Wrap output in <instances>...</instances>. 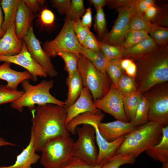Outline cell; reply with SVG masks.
I'll return each mask as SVG.
<instances>
[{"label":"cell","mask_w":168,"mask_h":168,"mask_svg":"<svg viewBox=\"0 0 168 168\" xmlns=\"http://www.w3.org/2000/svg\"><path fill=\"white\" fill-rule=\"evenodd\" d=\"M67 108L52 104L37 105L31 112L36 152H41L47 142L57 136L69 134L66 128Z\"/></svg>","instance_id":"cell-1"},{"label":"cell","mask_w":168,"mask_h":168,"mask_svg":"<svg viewBox=\"0 0 168 168\" xmlns=\"http://www.w3.org/2000/svg\"><path fill=\"white\" fill-rule=\"evenodd\" d=\"M136 65L135 78L137 89L143 94L154 86L168 81V44L133 60Z\"/></svg>","instance_id":"cell-2"},{"label":"cell","mask_w":168,"mask_h":168,"mask_svg":"<svg viewBox=\"0 0 168 168\" xmlns=\"http://www.w3.org/2000/svg\"><path fill=\"white\" fill-rule=\"evenodd\" d=\"M162 127L157 123L148 121L137 127L125 136L115 155L124 153L136 158L160 141Z\"/></svg>","instance_id":"cell-3"},{"label":"cell","mask_w":168,"mask_h":168,"mask_svg":"<svg viewBox=\"0 0 168 168\" xmlns=\"http://www.w3.org/2000/svg\"><path fill=\"white\" fill-rule=\"evenodd\" d=\"M21 84L25 93L19 99L11 103L12 108L21 112L24 107H27L31 110L36 105L52 104L66 107L64 102L57 99L50 93V89L53 86V80H43L38 84L33 85L26 80Z\"/></svg>","instance_id":"cell-4"},{"label":"cell","mask_w":168,"mask_h":168,"mask_svg":"<svg viewBox=\"0 0 168 168\" xmlns=\"http://www.w3.org/2000/svg\"><path fill=\"white\" fill-rule=\"evenodd\" d=\"M74 142L69 134L50 139L41 151V164L44 168H60L73 156Z\"/></svg>","instance_id":"cell-5"},{"label":"cell","mask_w":168,"mask_h":168,"mask_svg":"<svg viewBox=\"0 0 168 168\" xmlns=\"http://www.w3.org/2000/svg\"><path fill=\"white\" fill-rule=\"evenodd\" d=\"M78 71L83 86L90 91L94 101L102 98L108 92L112 84L108 75L100 72L81 54L79 55Z\"/></svg>","instance_id":"cell-6"},{"label":"cell","mask_w":168,"mask_h":168,"mask_svg":"<svg viewBox=\"0 0 168 168\" xmlns=\"http://www.w3.org/2000/svg\"><path fill=\"white\" fill-rule=\"evenodd\" d=\"M74 21L66 19L59 33L53 40L46 41L43 48L50 58L55 57L60 52L68 51L80 54L82 45L79 43L75 33Z\"/></svg>","instance_id":"cell-7"},{"label":"cell","mask_w":168,"mask_h":168,"mask_svg":"<svg viewBox=\"0 0 168 168\" xmlns=\"http://www.w3.org/2000/svg\"><path fill=\"white\" fill-rule=\"evenodd\" d=\"M148 100V121L162 127L168 124V86L166 82L157 84L142 94Z\"/></svg>","instance_id":"cell-8"},{"label":"cell","mask_w":168,"mask_h":168,"mask_svg":"<svg viewBox=\"0 0 168 168\" xmlns=\"http://www.w3.org/2000/svg\"><path fill=\"white\" fill-rule=\"evenodd\" d=\"M75 131L78 138L73 144L72 156L95 166L98 155L95 143V128L91 124H83L82 127L77 126Z\"/></svg>","instance_id":"cell-9"},{"label":"cell","mask_w":168,"mask_h":168,"mask_svg":"<svg viewBox=\"0 0 168 168\" xmlns=\"http://www.w3.org/2000/svg\"><path fill=\"white\" fill-rule=\"evenodd\" d=\"M140 1L136 0L133 4L118 11V16L111 30L100 41L122 48L126 35L129 30L130 21L133 16L137 13Z\"/></svg>","instance_id":"cell-10"},{"label":"cell","mask_w":168,"mask_h":168,"mask_svg":"<svg viewBox=\"0 0 168 168\" xmlns=\"http://www.w3.org/2000/svg\"><path fill=\"white\" fill-rule=\"evenodd\" d=\"M96 107L107 113L117 120L128 122L123 106V96L111 84L107 93L102 98L94 101Z\"/></svg>","instance_id":"cell-11"},{"label":"cell","mask_w":168,"mask_h":168,"mask_svg":"<svg viewBox=\"0 0 168 168\" xmlns=\"http://www.w3.org/2000/svg\"><path fill=\"white\" fill-rule=\"evenodd\" d=\"M23 40L31 56L44 68L47 75L50 77L57 76L58 72L52 62L51 58L44 50L39 40L35 36L32 25Z\"/></svg>","instance_id":"cell-12"},{"label":"cell","mask_w":168,"mask_h":168,"mask_svg":"<svg viewBox=\"0 0 168 168\" xmlns=\"http://www.w3.org/2000/svg\"><path fill=\"white\" fill-rule=\"evenodd\" d=\"M0 61L13 63L23 67L31 74L34 82L37 81L38 76L46 77L48 76L44 68L31 56L24 41L19 54L11 56L0 55Z\"/></svg>","instance_id":"cell-13"},{"label":"cell","mask_w":168,"mask_h":168,"mask_svg":"<svg viewBox=\"0 0 168 168\" xmlns=\"http://www.w3.org/2000/svg\"><path fill=\"white\" fill-rule=\"evenodd\" d=\"M87 112L99 114L101 110L97 108L93 101L90 91L83 86L80 95L76 101L67 108L66 125L78 115Z\"/></svg>","instance_id":"cell-14"},{"label":"cell","mask_w":168,"mask_h":168,"mask_svg":"<svg viewBox=\"0 0 168 168\" xmlns=\"http://www.w3.org/2000/svg\"><path fill=\"white\" fill-rule=\"evenodd\" d=\"M98 126L101 135L109 142L126 136L137 128L130 122H125L118 120L108 123L101 122Z\"/></svg>","instance_id":"cell-15"},{"label":"cell","mask_w":168,"mask_h":168,"mask_svg":"<svg viewBox=\"0 0 168 168\" xmlns=\"http://www.w3.org/2000/svg\"><path fill=\"white\" fill-rule=\"evenodd\" d=\"M98 124H95L91 125L95 128L96 139L99 149L97 164L101 162H106L114 156L125 137V136H122L113 142H108L101 135L98 129Z\"/></svg>","instance_id":"cell-16"},{"label":"cell","mask_w":168,"mask_h":168,"mask_svg":"<svg viewBox=\"0 0 168 168\" xmlns=\"http://www.w3.org/2000/svg\"><path fill=\"white\" fill-rule=\"evenodd\" d=\"M23 41L17 37L14 23L0 40V55L11 56L19 54L22 49Z\"/></svg>","instance_id":"cell-17"},{"label":"cell","mask_w":168,"mask_h":168,"mask_svg":"<svg viewBox=\"0 0 168 168\" xmlns=\"http://www.w3.org/2000/svg\"><path fill=\"white\" fill-rule=\"evenodd\" d=\"M35 17V14L26 6L23 0H20L15 21L16 33L19 39L23 40Z\"/></svg>","instance_id":"cell-18"},{"label":"cell","mask_w":168,"mask_h":168,"mask_svg":"<svg viewBox=\"0 0 168 168\" xmlns=\"http://www.w3.org/2000/svg\"><path fill=\"white\" fill-rule=\"evenodd\" d=\"M34 145V137L30 132L29 142L16 157L14 163L7 166H0V168H32L31 165L36 163L40 156L36 153Z\"/></svg>","instance_id":"cell-19"},{"label":"cell","mask_w":168,"mask_h":168,"mask_svg":"<svg viewBox=\"0 0 168 168\" xmlns=\"http://www.w3.org/2000/svg\"><path fill=\"white\" fill-rule=\"evenodd\" d=\"M11 64L10 63L4 62L0 65V79L7 82V86L17 90L18 85L22 81L32 79V76L29 72L15 70L11 68Z\"/></svg>","instance_id":"cell-20"},{"label":"cell","mask_w":168,"mask_h":168,"mask_svg":"<svg viewBox=\"0 0 168 168\" xmlns=\"http://www.w3.org/2000/svg\"><path fill=\"white\" fill-rule=\"evenodd\" d=\"M162 136L160 141L145 151L154 160L163 163L168 162V126L162 127Z\"/></svg>","instance_id":"cell-21"},{"label":"cell","mask_w":168,"mask_h":168,"mask_svg":"<svg viewBox=\"0 0 168 168\" xmlns=\"http://www.w3.org/2000/svg\"><path fill=\"white\" fill-rule=\"evenodd\" d=\"M157 47L154 40L149 35L134 46L124 50V58L133 60L154 50Z\"/></svg>","instance_id":"cell-22"},{"label":"cell","mask_w":168,"mask_h":168,"mask_svg":"<svg viewBox=\"0 0 168 168\" xmlns=\"http://www.w3.org/2000/svg\"><path fill=\"white\" fill-rule=\"evenodd\" d=\"M105 115L101 113L99 114L90 112L82 113L73 118L66 125V129L68 133L75 134V129L78 125L82 124H99L101 122Z\"/></svg>","instance_id":"cell-23"},{"label":"cell","mask_w":168,"mask_h":168,"mask_svg":"<svg viewBox=\"0 0 168 168\" xmlns=\"http://www.w3.org/2000/svg\"><path fill=\"white\" fill-rule=\"evenodd\" d=\"M66 83L68 87V92L67 98L64 102L67 108L76 101L83 88L82 80L78 71L71 77H68Z\"/></svg>","instance_id":"cell-24"},{"label":"cell","mask_w":168,"mask_h":168,"mask_svg":"<svg viewBox=\"0 0 168 168\" xmlns=\"http://www.w3.org/2000/svg\"><path fill=\"white\" fill-rule=\"evenodd\" d=\"M20 0H2L1 6L4 13L2 29L5 33L15 23L17 7Z\"/></svg>","instance_id":"cell-25"},{"label":"cell","mask_w":168,"mask_h":168,"mask_svg":"<svg viewBox=\"0 0 168 168\" xmlns=\"http://www.w3.org/2000/svg\"><path fill=\"white\" fill-rule=\"evenodd\" d=\"M142 95L141 93L137 90L130 94L123 96L124 110L128 122H131L134 117Z\"/></svg>","instance_id":"cell-26"},{"label":"cell","mask_w":168,"mask_h":168,"mask_svg":"<svg viewBox=\"0 0 168 168\" xmlns=\"http://www.w3.org/2000/svg\"><path fill=\"white\" fill-rule=\"evenodd\" d=\"M80 54L89 60L100 72H106L105 68L108 60L100 51L92 50L82 45Z\"/></svg>","instance_id":"cell-27"},{"label":"cell","mask_w":168,"mask_h":168,"mask_svg":"<svg viewBox=\"0 0 168 168\" xmlns=\"http://www.w3.org/2000/svg\"><path fill=\"white\" fill-rule=\"evenodd\" d=\"M149 107V104L148 100L142 94L134 117L130 122L135 127H138L147 122Z\"/></svg>","instance_id":"cell-28"},{"label":"cell","mask_w":168,"mask_h":168,"mask_svg":"<svg viewBox=\"0 0 168 168\" xmlns=\"http://www.w3.org/2000/svg\"><path fill=\"white\" fill-rule=\"evenodd\" d=\"M79 55L68 51L60 52L57 54L64 61L65 64L64 68L68 72L69 77H71L78 71Z\"/></svg>","instance_id":"cell-29"},{"label":"cell","mask_w":168,"mask_h":168,"mask_svg":"<svg viewBox=\"0 0 168 168\" xmlns=\"http://www.w3.org/2000/svg\"><path fill=\"white\" fill-rule=\"evenodd\" d=\"M39 12L37 22L41 30H49L54 27L55 16L51 10L43 7Z\"/></svg>","instance_id":"cell-30"},{"label":"cell","mask_w":168,"mask_h":168,"mask_svg":"<svg viewBox=\"0 0 168 168\" xmlns=\"http://www.w3.org/2000/svg\"><path fill=\"white\" fill-rule=\"evenodd\" d=\"M115 86L123 96L137 90L135 78L128 76L125 72Z\"/></svg>","instance_id":"cell-31"},{"label":"cell","mask_w":168,"mask_h":168,"mask_svg":"<svg viewBox=\"0 0 168 168\" xmlns=\"http://www.w3.org/2000/svg\"><path fill=\"white\" fill-rule=\"evenodd\" d=\"M120 59L108 60L106 67L105 72L109 76L111 83L114 86L125 73L120 66Z\"/></svg>","instance_id":"cell-32"},{"label":"cell","mask_w":168,"mask_h":168,"mask_svg":"<svg viewBox=\"0 0 168 168\" xmlns=\"http://www.w3.org/2000/svg\"><path fill=\"white\" fill-rule=\"evenodd\" d=\"M136 160V158L130 155L124 153L118 154L109 159L101 168H120L124 165L133 164Z\"/></svg>","instance_id":"cell-33"},{"label":"cell","mask_w":168,"mask_h":168,"mask_svg":"<svg viewBox=\"0 0 168 168\" xmlns=\"http://www.w3.org/2000/svg\"><path fill=\"white\" fill-rule=\"evenodd\" d=\"M100 51L107 60L124 58V50L122 48L99 41Z\"/></svg>","instance_id":"cell-34"},{"label":"cell","mask_w":168,"mask_h":168,"mask_svg":"<svg viewBox=\"0 0 168 168\" xmlns=\"http://www.w3.org/2000/svg\"><path fill=\"white\" fill-rule=\"evenodd\" d=\"M148 34L144 30H129L126 35L122 48L125 50L131 48L148 36Z\"/></svg>","instance_id":"cell-35"},{"label":"cell","mask_w":168,"mask_h":168,"mask_svg":"<svg viewBox=\"0 0 168 168\" xmlns=\"http://www.w3.org/2000/svg\"><path fill=\"white\" fill-rule=\"evenodd\" d=\"M25 93L23 91H19L11 88L4 85H0V105L12 103L19 99Z\"/></svg>","instance_id":"cell-36"},{"label":"cell","mask_w":168,"mask_h":168,"mask_svg":"<svg viewBox=\"0 0 168 168\" xmlns=\"http://www.w3.org/2000/svg\"><path fill=\"white\" fill-rule=\"evenodd\" d=\"M155 26L147 20L142 15L136 13L131 19L129 29L130 30H144L149 33Z\"/></svg>","instance_id":"cell-37"},{"label":"cell","mask_w":168,"mask_h":168,"mask_svg":"<svg viewBox=\"0 0 168 168\" xmlns=\"http://www.w3.org/2000/svg\"><path fill=\"white\" fill-rule=\"evenodd\" d=\"M94 27L100 41H101L107 33L106 21L102 8L96 10Z\"/></svg>","instance_id":"cell-38"},{"label":"cell","mask_w":168,"mask_h":168,"mask_svg":"<svg viewBox=\"0 0 168 168\" xmlns=\"http://www.w3.org/2000/svg\"><path fill=\"white\" fill-rule=\"evenodd\" d=\"M86 9L85 7L83 0H72L69 10L66 15V19L75 21L80 19L84 14Z\"/></svg>","instance_id":"cell-39"},{"label":"cell","mask_w":168,"mask_h":168,"mask_svg":"<svg viewBox=\"0 0 168 168\" xmlns=\"http://www.w3.org/2000/svg\"><path fill=\"white\" fill-rule=\"evenodd\" d=\"M149 33L158 46L168 44L167 28L156 25Z\"/></svg>","instance_id":"cell-40"},{"label":"cell","mask_w":168,"mask_h":168,"mask_svg":"<svg viewBox=\"0 0 168 168\" xmlns=\"http://www.w3.org/2000/svg\"><path fill=\"white\" fill-rule=\"evenodd\" d=\"M74 27L76 37L80 44L82 45L90 31V29L82 24L80 19L74 21Z\"/></svg>","instance_id":"cell-41"},{"label":"cell","mask_w":168,"mask_h":168,"mask_svg":"<svg viewBox=\"0 0 168 168\" xmlns=\"http://www.w3.org/2000/svg\"><path fill=\"white\" fill-rule=\"evenodd\" d=\"M94 166L80 158L73 156L60 168H93Z\"/></svg>","instance_id":"cell-42"},{"label":"cell","mask_w":168,"mask_h":168,"mask_svg":"<svg viewBox=\"0 0 168 168\" xmlns=\"http://www.w3.org/2000/svg\"><path fill=\"white\" fill-rule=\"evenodd\" d=\"M52 7L55 8L60 15H65L68 13L71 3L70 0H50Z\"/></svg>","instance_id":"cell-43"},{"label":"cell","mask_w":168,"mask_h":168,"mask_svg":"<svg viewBox=\"0 0 168 168\" xmlns=\"http://www.w3.org/2000/svg\"><path fill=\"white\" fill-rule=\"evenodd\" d=\"M82 46L86 49L92 50L100 51L99 45V41L93 33L90 31L88 33Z\"/></svg>","instance_id":"cell-44"},{"label":"cell","mask_w":168,"mask_h":168,"mask_svg":"<svg viewBox=\"0 0 168 168\" xmlns=\"http://www.w3.org/2000/svg\"><path fill=\"white\" fill-rule=\"evenodd\" d=\"M136 0H106V5L118 11L121 8L131 5Z\"/></svg>","instance_id":"cell-45"},{"label":"cell","mask_w":168,"mask_h":168,"mask_svg":"<svg viewBox=\"0 0 168 168\" xmlns=\"http://www.w3.org/2000/svg\"><path fill=\"white\" fill-rule=\"evenodd\" d=\"M26 6L34 14L39 12L44 6L46 0H23Z\"/></svg>","instance_id":"cell-46"},{"label":"cell","mask_w":168,"mask_h":168,"mask_svg":"<svg viewBox=\"0 0 168 168\" xmlns=\"http://www.w3.org/2000/svg\"><path fill=\"white\" fill-rule=\"evenodd\" d=\"M159 9L158 7L154 4L150 6L142 15L147 20L151 22L156 17Z\"/></svg>","instance_id":"cell-47"},{"label":"cell","mask_w":168,"mask_h":168,"mask_svg":"<svg viewBox=\"0 0 168 168\" xmlns=\"http://www.w3.org/2000/svg\"><path fill=\"white\" fill-rule=\"evenodd\" d=\"M154 0H140L138 7L137 14L143 15L146 10L151 5L155 4Z\"/></svg>","instance_id":"cell-48"},{"label":"cell","mask_w":168,"mask_h":168,"mask_svg":"<svg viewBox=\"0 0 168 168\" xmlns=\"http://www.w3.org/2000/svg\"><path fill=\"white\" fill-rule=\"evenodd\" d=\"M81 21L84 26L90 29L92 24V11L90 7L86 9L85 13L82 16Z\"/></svg>","instance_id":"cell-49"},{"label":"cell","mask_w":168,"mask_h":168,"mask_svg":"<svg viewBox=\"0 0 168 168\" xmlns=\"http://www.w3.org/2000/svg\"><path fill=\"white\" fill-rule=\"evenodd\" d=\"M137 71V67L133 61L124 71L125 73L128 76L135 78Z\"/></svg>","instance_id":"cell-50"},{"label":"cell","mask_w":168,"mask_h":168,"mask_svg":"<svg viewBox=\"0 0 168 168\" xmlns=\"http://www.w3.org/2000/svg\"><path fill=\"white\" fill-rule=\"evenodd\" d=\"M88 1L93 4L96 10L102 8L106 5V0H89Z\"/></svg>","instance_id":"cell-51"},{"label":"cell","mask_w":168,"mask_h":168,"mask_svg":"<svg viewBox=\"0 0 168 168\" xmlns=\"http://www.w3.org/2000/svg\"><path fill=\"white\" fill-rule=\"evenodd\" d=\"M133 61L128 58H123L120 60V64L122 68L124 71L128 66Z\"/></svg>","instance_id":"cell-52"},{"label":"cell","mask_w":168,"mask_h":168,"mask_svg":"<svg viewBox=\"0 0 168 168\" xmlns=\"http://www.w3.org/2000/svg\"><path fill=\"white\" fill-rule=\"evenodd\" d=\"M3 16L1 6V0H0V40L3 36L5 32L2 29V25L3 22Z\"/></svg>","instance_id":"cell-53"},{"label":"cell","mask_w":168,"mask_h":168,"mask_svg":"<svg viewBox=\"0 0 168 168\" xmlns=\"http://www.w3.org/2000/svg\"><path fill=\"white\" fill-rule=\"evenodd\" d=\"M16 145L13 143L6 140L0 137V147L6 146H15Z\"/></svg>","instance_id":"cell-54"},{"label":"cell","mask_w":168,"mask_h":168,"mask_svg":"<svg viewBox=\"0 0 168 168\" xmlns=\"http://www.w3.org/2000/svg\"><path fill=\"white\" fill-rule=\"evenodd\" d=\"M106 162H101L100 163L97 164L95 165L93 168H101L102 166Z\"/></svg>","instance_id":"cell-55"},{"label":"cell","mask_w":168,"mask_h":168,"mask_svg":"<svg viewBox=\"0 0 168 168\" xmlns=\"http://www.w3.org/2000/svg\"><path fill=\"white\" fill-rule=\"evenodd\" d=\"M161 168H168V162L162 163Z\"/></svg>","instance_id":"cell-56"}]
</instances>
